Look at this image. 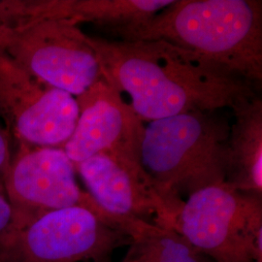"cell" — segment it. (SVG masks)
<instances>
[{"label": "cell", "instance_id": "obj_1", "mask_svg": "<svg viewBox=\"0 0 262 262\" xmlns=\"http://www.w3.org/2000/svg\"><path fill=\"white\" fill-rule=\"evenodd\" d=\"M102 78L141 120L189 111L215 112L254 97L252 84L195 54L159 40H108L89 36Z\"/></svg>", "mask_w": 262, "mask_h": 262}, {"label": "cell", "instance_id": "obj_2", "mask_svg": "<svg viewBox=\"0 0 262 262\" xmlns=\"http://www.w3.org/2000/svg\"><path fill=\"white\" fill-rule=\"evenodd\" d=\"M119 37L164 41L251 84L262 81L261 1L174 0Z\"/></svg>", "mask_w": 262, "mask_h": 262}, {"label": "cell", "instance_id": "obj_3", "mask_svg": "<svg viewBox=\"0 0 262 262\" xmlns=\"http://www.w3.org/2000/svg\"><path fill=\"white\" fill-rule=\"evenodd\" d=\"M230 126L214 112L189 111L149 122L141 163L174 215L183 200L226 179Z\"/></svg>", "mask_w": 262, "mask_h": 262}, {"label": "cell", "instance_id": "obj_4", "mask_svg": "<svg viewBox=\"0 0 262 262\" xmlns=\"http://www.w3.org/2000/svg\"><path fill=\"white\" fill-rule=\"evenodd\" d=\"M171 228L213 262L262 261L261 197L227 183L189 194Z\"/></svg>", "mask_w": 262, "mask_h": 262}, {"label": "cell", "instance_id": "obj_5", "mask_svg": "<svg viewBox=\"0 0 262 262\" xmlns=\"http://www.w3.org/2000/svg\"><path fill=\"white\" fill-rule=\"evenodd\" d=\"M130 242L114 219L68 207L10 229L0 244V262H108Z\"/></svg>", "mask_w": 262, "mask_h": 262}, {"label": "cell", "instance_id": "obj_6", "mask_svg": "<svg viewBox=\"0 0 262 262\" xmlns=\"http://www.w3.org/2000/svg\"><path fill=\"white\" fill-rule=\"evenodd\" d=\"M0 50L31 75L75 97L102 78L89 35L66 19L0 24Z\"/></svg>", "mask_w": 262, "mask_h": 262}, {"label": "cell", "instance_id": "obj_7", "mask_svg": "<svg viewBox=\"0 0 262 262\" xmlns=\"http://www.w3.org/2000/svg\"><path fill=\"white\" fill-rule=\"evenodd\" d=\"M78 118L75 96L31 75L0 50V119L19 145L62 148Z\"/></svg>", "mask_w": 262, "mask_h": 262}, {"label": "cell", "instance_id": "obj_8", "mask_svg": "<svg viewBox=\"0 0 262 262\" xmlns=\"http://www.w3.org/2000/svg\"><path fill=\"white\" fill-rule=\"evenodd\" d=\"M74 163L62 148L19 145L2 176L12 207L11 229H19L46 213L68 207L88 208L107 215L77 184Z\"/></svg>", "mask_w": 262, "mask_h": 262}, {"label": "cell", "instance_id": "obj_9", "mask_svg": "<svg viewBox=\"0 0 262 262\" xmlns=\"http://www.w3.org/2000/svg\"><path fill=\"white\" fill-rule=\"evenodd\" d=\"M79 118L62 147L76 164L98 154L141 163L143 121L122 94L101 78L76 97Z\"/></svg>", "mask_w": 262, "mask_h": 262}, {"label": "cell", "instance_id": "obj_10", "mask_svg": "<svg viewBox=\"0 0 262 262\" xmlns=\"http://www.w3.org/2000/svg\"><path fill=\"white\" fill-rule=\"evenodd\" d=\"M89 194L114 219H135L171 228L172 212L142 164L98 154L74 164Z\"/></svg>", "mask_w": 262, "mask_h": 262}, {"label": "cell", "instance_id": "obj_11", "mask_svg": "<svg viewBox=\"0 0 262 262\" xmlns=\"http://www.w3.org/2000/svg\"><path fill=\"white\" fill-rule=\"evenodd\" d=\"M174 0H6L0 1V24L56 19L93 23L113 35L134 29Z\"/></svg>", "mask_w": 262, "mask_h": 262}, {"label": "cell", "instance_id": "obj_12", "mask_svg": "<svg viewBox=\"0 0 262 262\" xmlns=\"http://www.w3.org/2000/svg\"><path fill=\"white\" fill-rule=\"evenodd\" d=\"M225 183L235 189L261 197L262 101L254 96L232 109Z\"/></svg>", "mask_w": 262, "mask_h": 262}, {"label": "cell", "instance_id": "obj_13", "mask_svg": "<svg viewBox=\"0 0 262 262\" xmlns=\"http://www.w3.org/2000/svg\"><path fill=\"white\" fill-rule=\"evenodd\" d=\"M122 228L131 242L122 262H213L174 229L135 219Z\"/></svg>", "mask_w": 262, "mask_h": 262}, {"label": "cell", "instance_id": "obj_14", "mask_svg": "<svg viewBox=\"0 0 262 262\" xmlns=\"http://www.w3.org/2000/svg\"><path fill=\"white\" fill-rule=\"evenodd\" d=\"M14 214L6 195L0 191V244L9 233L13 225Z\"/></svg>", "mask_w": 262, "mask_h": 262}, {"label": "cell", "instance_id": "obj_15", "mask_svg": "<svg viewBox=\"0 0 262 262\" xmlns=\"http://www.w3.org/2000/svg\"><path fill=\"white\" fill-rule=\"evenodd\" d=\"M11 159L9 132L0 123V174L2 176L8 168Z\"/></svg>", "mask_w": 262, "mask_h": 262}, {"label": "cell", "instance_id": "obj_16", "mask_svg": "<svg viewBox=\"0 0 262 262\" xmlns=\"http://www.w3.org/2000/svg\"><path fill=\"white\" fill-rule=\"evenodd\" d=\"M255 262H262V261H255Z\"/></svg>", "mask_w": 262, "mask_h": 262}, {"label": "cell", "instance_id": "obj_17", "mask_svg": "<svg viewBox=\"0 0 262 262\" xmlns=\"http://www.w3.org/2000/svg\"><path fill=\"white\" fill-rule=\"evenodd\" d=\"M108 262H111V261H108Z\"/></svg>", "mask_w": 262, "mask_h": 262}]
</instances>
